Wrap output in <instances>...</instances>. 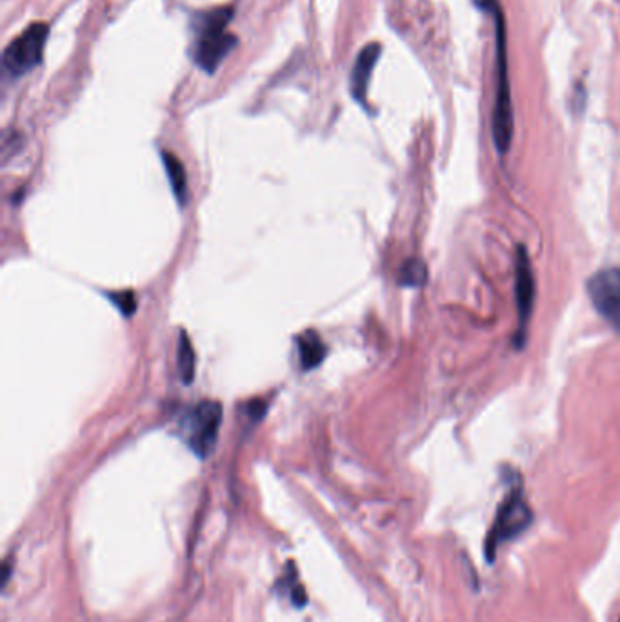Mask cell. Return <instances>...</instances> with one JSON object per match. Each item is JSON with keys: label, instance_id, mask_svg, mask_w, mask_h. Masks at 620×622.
I'll return each instance as SVG.
<instances>
[{"label": "cell", "instance_id": "6da1fadb", "mask_svg": "<svg viewBox=\"0 0 620 622\" xmlns=\"http://www.w3.org/2000/svg\"><path fill=\"white\" fill-rule=\"evenodd\" d=\"M477 8L490 13L495 24V79H497V91H495V106L491 117V133L493 142L500 155H506L513 142L515 133V115H513V102H511L510 62H508V28H506V15L500 8L499 0H473Z\"/></svg>", "mask_w": 620, "mask_h": 622}, {"label": "cell", "instance_id": "7a4b0ae2", "mask_svg": "<svg viewBox=\"0 0 620 622\" xmlns=\"http://www.w3.org/2000/svg\"><path fill=\"white\" fill-rule=\"evenodd\" d=\"M233 17L235 8L220 6L213 10L199 11L191 19L193 30L191 59L208 75H213L219 70L220 64L226 61V57L239 44V37L228 31V24Z\"/></svg>", "mask_w": 620, "mask_h": 622}, {"label": "cell", "instance_id": "3957f363", "mask_svg": "<svg viewBox=\"0 0 620 622\" xmlns=\"http://www.w3.org/2000/svg\"><path fill=\"white\" fill-rule=\"evenodd\" d=\"M533 522V512L530 504L524 497L522 484L515 482L510 492L500 501L499 510L495 513V519L491 524L490 532L484 542V555L488 561H495L500 548L508 542L519 539Z\"/></svg>", "mask_w": 620, "mask_h": 622}, {"label": "cell", "instance_id": "277c9868", "mask_svg": "<svg viewBox=\"0 0 620 622\" xmlns=\"http://www.w3.org/2000/svg\"><path fill=\"white\" fill-rule=\"evenodd\" d=\"M50 37V24L33 22L15 37L2 53V70L11 81L28 75L44 61L46 42Z\"/></svg>", "mask_w": 620, "mask_h": 622}, {"label": "cell", "instance_id": "5b68a950", "mask_svg": "<svg viewBox=\"0 0 620 622\" xmlns=\"http://www.w3.org/2000/svg\"><path fill=\"white\" fill-rule=\"evenodd\" d=\"M222 406L219 402L204 401L191 408L180 421V433L191 452L199 459H208L219 439Z\"/></svg>", "mask_w": 620, "mask_h": 622}, {"label": "cell", "instance_id": "8992f818", "mask_svg": "<svg viewBox=\"0 0 620 622\" xmlns=\"http://www.w3.org/2000/svg\"><path fill=\"white\" fill-rule=\"evenodd\" d=\"M535 297H537V282L533 273L530 253L524 244H519L517 248V259H515V299H517V332L513 337V346L517 350H522L528 342L530 333L531 315L535 308Z\"/></svg>", "mask_w": 620, "mask_h": 622}, {"label": "cell", "instance_id": "52a82bcc", "mask_svg": "<svg viewBox=\"0 0 620 622\" xmlns=\"http://www.w3.org/2000/svg\"><path fill=\"white\" fill-rule=\"evenodd\" d=\"M588 295L600 317L620 333V268H604L591 275Z\"/></svg>", "mask_w": 620, "mask_h": 622}, {"label": "cell", "instance_id": "ba28073f", "mask_svg": "<svg viewBox=\"0 0 620 622\" xmlns=\"http://www.w3.org/2000/svg\"><path fill=\"white\" fill-rule=\"evenodd\" d=\"M382 53V46L379 42H371L364 46L357 55V61L353 64L350 77V90L353 99L359 102L360 106H368V90H370L371 75L377 66Z\"/></svg>", "mask_w": 620, "mask_h": 622}, {"label": "cell", "instance_id": "9c48e42d", "mask_svg": "<svg viewBox=\"0 0 620 622\" xmlns=\"http://www.w3.org/2000/svg\"><path fill=\"white\" fill-rule=\"evenodd\" d=\"M297 346H299L302 368L306 372L317 368L320 362L326 359L328 348H326V344L322 342V339L313 332H306L304 335H300L299 339H297Z\"/></svg>", "mask_w": 620, "mask_h": 622}, {"label": "cell", "instance_id": "30bf717a", "mask_svg": "<svg viewBox=\"0 0 620 622\" xmlns=\"http://www.w3.org/2000/svg\"><path fill=\"white\" fill-rule=\"evenodd\" d=\"M162 161H164V166H166L171 190L175 193V197L179 199L180 204H184L186 195H188V182H186V171H184L182 162L175 155L168 153V151L162 153Z\"/></svg>", "mask_w": 620, "mask_h": 622}, {"label": "cell", "instance_id": "8fae6325", "mask_svg": "<svg viewBox=\"0 0 620 622\" xmlns=\"http://www.w3.org/2000/svg\"><path fill=\"white\" fill-rule=\"evenodd\" d=\"M428 282V266L420 259H410L400 266L399 284L404 288H420Z\"/></svg>", "mask_w": 620, "mask_h": 622}, {"label": "cell", "instance_id": "7c38bea8", "mask_svg": "<svg viewBox=\"0 0 620 622\" xmlns=\"http://www.w3.org/2000/svg\"><path fill=\"white\" fill-rule=\"evenodd\" d=\"M179 372L184 384H191L195 377V350L186 333L180 335L179 342Z\"/></svg>", "mask_w": 620, "mask_h": 622}, {"label": "cell", "instance_id": "4fadbf2b", "mask_svg": "<svg viewBox=\"0 0 620 622\" xmlns=\"http://www.w3.org/2000/svg\"><path fill=\"white\" fill-rule=\"evenodd\" d=\"M110 301L119 308L126 317L133 315V311L137 308V301H135V293L131 291H124V293H111Z\"/></svg>", "mask_w": 620, "mask_h": 622}]
</instances>
